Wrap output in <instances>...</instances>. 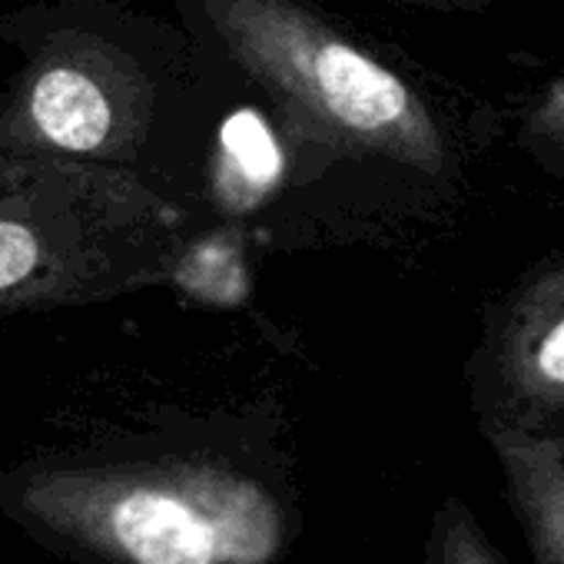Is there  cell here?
Listing matches in <instances>:
<instances>
[{
	"instance_id": "7a4b0ae2",
	"label": "cell",
	"mask_w": 564,
	"mask_h": 564,
	"mask_svg": "<svg viewBox=\"0 0 564 564\" xmlns=\"http://www.w3.org/2000/svg\"><path fill=\"white\" fill-rule=\"evenodd\" d=\"M183 223L127 170L0 160V319L156 286L186 252Z\"/></svg>"
},
{
	"instance_id": "3957f363",
	"label": "cell",
	"mask_w": 564,
	"mask_h": 564,
	"mask_svg": "<svg viewBox=\"0 0 564 564\" xmlns=\"http://www.w3.org/2000/svg\"><path fill=\"white\" fill-rule=\"evenodd\" d=\"M206 14L229 57L306 137L369 150L419 140V107L405 84L303 0H206Z\"/></svg>"
},
{
	"instance_id": "277c9868",
	"label": "cell",
	"mask_w": 564,
	"mask_h": 564,
	"mask_svg": "<svg viewBox=\"0 0 564 564\" xmlns=\"http://www.w3.org/2000/svg\"><path fill=\"white\" fill-rule=\"evenodd\" d=\"M156 70L104 31H54L0 97V160L127 170L156 120Z\"/></svg>"
},
{
	"instance_id": "52a82bcc",
	"label": "cell",
	"mask_w": 564,
	"mask_h": 564,
	"mask_svg": "<svg viewBox=\"0 0 564 564\" xmlns=\"http://www.w3.org/2000/svg\"><path fill=\"white\" fill-rule=\"evenodd\" d=\"M534 386L538 392H564V319L544 336L534 352Z\"/></svg>"
},
{
	"instance_id": "5b68a950",
	"label": "cell",
	"mask_w": 564,
	"mask_h": 564,
	"mask_svg": "<svg viewBox=\"0 0 564 564\" xmlns=\"http://www.w3.org/2000/svg\"><path fill=\"white\" fill-rule=\"evenodd\" d=\"M505 498L534 564H564V445L521 432H498Z\"/></svg>"
},
{
	"instance_id": "8992f818",
	"label": "cell",
	"mask_w": 564,
	"mask_h": 564,
	"mask_svg": "<svg viewBox=\"0 0 564 564\" xmlns=\"http://www.w3.org/2000/svg\"><path fill=\"white\" fill-rule=\"evenodd\" d=\"M425 564H508V561L488 541L475 511L458 498H448L442 508H435L425 541Z\"/></svg>"
},
{
	"instance_id": "6da1fadb",
	"label": "cell",
	"mask_w": 564,
	"mask_h": 564,
	"mask_svg": "<svg viewBox=\"0 0 564 564\" xmlns=\"http://www.w3.org/2000/svg\"><path fill=\"white\" fill-rule=\"evenodd\" d=\"M0 508L84 564H275L296 534L262 468L206 445L24 465L0 481Z\"/></svg>"
}]
</instances>
